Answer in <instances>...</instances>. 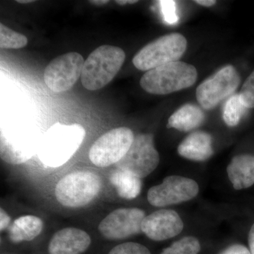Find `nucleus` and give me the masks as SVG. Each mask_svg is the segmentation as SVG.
<instances>
[{
	"mask_svg": "<svg viewBox=\"0 0 254 254\" xmlns=\"http://www.w3.org/2000/svg\"><path fill=\"white\" fill-rule=\"evenodd\" d=\"M197 79L193 65L177 61L149 70L140 80V85L150 94L167 95L190 88Z\"/></svg>",
	"mask_w": 254,
	"mask_h": 254,
	"instance_id": "obj_3",
	"label": "nucleus"
},
{
	"mask_svg": "<svg viewBox=\"0 0 254 254\" xmlns=\"http://www.w3.org/2000/svg\"><path fill=\"white\" fill-rule=\"evenodd\" d=\"M145 218V212L141 209H117L100 222L98 230L107 240H125L142 232V222Z\"/></svg>",
	"mask_w": 254,
	"mask_h": 254,
	"instance_id": "obj_12",
	"label": "nucleus"
},
{
	"mask_svg": "<svg viewBox=\"0 0 254 254\" xmlns=\"http://www.w3.org/2000/svg\"><path fill=\"white\" fill-rule=\"evenodd\" d=\"M84 60L78 53H68L52 60L45 69L44 81L54 93H63L72 88L81 77Z\"/></svg>",
	"mask_w": 254,
	"mask_h": 254,
	"instance_id": "obj_9",
	"label": "nucleus"
},
{
	"mask_svg": "<svg viewBox=\"0 0 254 254\" xmlns=\"http://www.w3.org/2000/svg\"><path fill=\"white\" fill-rule=\"evenodd\" d=\"M187 47L186 38L180 33L165 35L143 47L135 55L133 64L138 69L148 71L179 61Z\"/></svg>",
	"mask_w": 254,
	"mask_h": 254,
	"instance_id": "obj_5",
	"label": "nucleus"
},
{
	"mask_svg": "<svg viewBox=\"0 0 254 254\" xmlns=\"http://www.w3.org/2000/svg\"><path fill=\"white\" fill-rule=\"evenodd\" d=\"M219 254H251L250 250L242 245H233L227 247Z\"/></svg>",
	"mask_w": 254,
	"mask_h": 254,
	"instance_id": "obj_26",
	"label": "nucleus"
},
{
	"mask_svg": "<svg viewBox=\"0 0 254 254\" xmlns=\"http://www.w3.org/2000/svg\"><path fill=\"white\" fill-rule=\"evenodd\" d=\"M108 254H151L145 246L136 242H125L114 247Z\"/></svg>",
	"mask_w": 254,
	"mask_h": 254,
	"instance_id": "obj_23",
	"label": "nucleus"
},
{
	"mask_svg": "<svg viewBox=\"0 0 254 254\" xmlns=\"http://www.w3.org/2000/svg\"><path fill=\"white\" fill-rule=\"evenodd\" d=\"M43 222L34 215H24L14 220L9 227L8 237L12 243L31 242L43 231Z\"/></svg>",
	"mask_w": 254,
	"mask_h": 254,
	"instance_id": "obj_17",
	"label": "nucleus"
},
{
	"mask_svg": "<svg viewBox=\"0 0 254 254\" xmlns=\"http://www.w3.org/2000/svg\"><path fill=\"white\" fill-rule=\"evenodd\" d=\"M142 232L150 240L160 242L176 237L184 229V222L176 211L161 209L145 216Z\"/></svg>",
	"mask_w": 254,
	"mask_h": 254,
	"instance_id": "obj_13",
	"label": "nucleus"
},
{
	"mask_svg": "<svg viewBox=\"0 0 254 254\" xmlns=\"http://www.w3.org/2000/svg\"><path fill=\"white\" fill-rule=\"evenodd\" d=\"M126 54L122 48L103 46L92 52L85 61L81 82L89 91L101 89L118 74L125 63Z\"/></svg>",
	"mask_w": 254,
	"mask_h": 254,
	"instance_id": "obj_2",
	"label": "nucleus"
},
{
	"mask_svg": "<svg viewBox=\"0 0 254 254\" xmlns=\"http://www.w3.org/2000/svg\"><path fill=\"white\" fill-rule=\"evenodd\" d=\"M200 245L198 239L187 236L174 242L167 248L164 249L160 254H198Z\"/></svg>",
	"mask_w": 254,
	"mask_h": 254,
	"instance_id": "obj_21",
	"label": "nucleus"
},
{
	"mask_svg": "<svg viewBox=\"0 0 254 254\" xmlns=\"http://www.w3.org/2000/svg\"><path fill=\"white\" fill-rule=\"evenodd\" d=\"M138 2L137 0H117V4L120 5H126L129 4H135V3Z\"/></svg>",
	"mask_w": 254,
	"mask_h": 254,
	"instance_id": "obj_30",
	"label": "nucleus"
},
{
	"mask_svg": "<svg viewBox=\"0 0 254 254\" xmlns=\"http://www.w3.org/2000/svg\"><path fill=\"white\" fill-rule=\"evenodd\" d=\"M160 9L164 18V21L168 24L175 25L179 21L177 13L176 1H160Z\"/></svg>",
	"mask_w": 254,
	"mask_h": 254,
	"instance_id": "obj_25",
	"label": "nucleus"
},
{
	"mask_svg": "<svg viewBox=\"0 0 254 254\" xmlns=\"http://www.w3.org/2000/svg\"><path fill=\"white\" fill-rule=\"evenodd\" d=\"M229 180L236 190L250 188L254 185V155L234 157L227 168Z\"/></svg>",
	"mask_w": 254,
	"mask_h": 254,
	"instance_id": "obj_16",
	"label": "nucleus"
},
{
	"mask_svg": "<svg viewBox=\"0 0 254 254\" xmlns=\"http://www.w3.org/2000/svg\"><path fill=\"white\" fill-rule=\"evenodd\" d=\"M85 135L84 128L78 124H55L46 131L38 145L40 160L50 168L62 166L77 151Z\"/></svg>",
	"mask_w": 254,
	"mask_h": 254,
	"instance_id": "obj_1",
	"label": "nucleus"
},
{
	"mask_svg": "<svg viewBox=\"0 0 254 254\" xmlns=\"http://www.w3.org/2000/svg\"><path fill=\"white\" fill-rule=\"evenodd\" d=\"M195 2L196 4L201 5V6H207V7L213 6L214 4H216V1H215V0H196Z\"/></svg>",
	"mask_w": 254,
	"mask_h": 254,
	"instance_id": "obj_29",
	"label": "nucleus"
},
{
	"mask_svg": "<svg viewBox=\"0 0 254 254\" xmlns=\"http://www.w3.org/2000/svg\"><path fill=\"white\" fill-rule=\"evenodd\" d=\"M249 246H250V252L251 254H254V223L251 227L250 233H249Z\"/></svg>",
	"mask_w": 254,
	"mask_h": 254,
	"instance_id": "obj_28",
	"label": "nucleus"
},
{
	"mask_svg": "<svg viewBox=\"0 0 254 254\" xmlns=\"http://www.w3.org/2000/svg\"><path fill=\"white\" fill-rule=\"evenodd\" d=\"M90 2H91L92 4L100 6V5H105L108 4V3L109 2V1H108V0H107V1L106 0H98V1L94 0V1H90Z\"/></svg>",
	"mask_w": 254,
	"mask_h": 254,
	"instance_id": "obj_31",
	"label": "nucleus"
},
{
	"mask_svg": "<svg viewBox=\"0 0 254 254\" xmlns=\"http://www.w3.org/2000/svg\"><path fill=\"white\" fill-rule=\"evenodd\" d=\"M28 44V39L21 33L0 24V47L1 49H19Z\"/></svg>",
	"mask_w": 254,
	"mask_h": 254,
	"instance_id": "obj_22",
	"label": "nucleus"
},
{
	"mask_svg": "<svg viewBox=\"0 0 254 254\" xmlns=\"http://www.w3.org/2000/svg\"><path fill=\"white\" fill-rule=\"evenodd\" d=\"M159 163L160 155L155 149L153 135L142 133L135 137L127 154L115 165L142 179L153 173Z\"/></svg>",
	"mask_w": 254,
	"mask_h": 254,
	"instance_id": "obj_8",
	"label": "nucleus"
},
{
	"mask_svg": "<svg viewBox=\"0 0 254 254\" xmlns=\"http://www.w3.org/2000/svg\"><path fill=\"white\" fill-rule=\"evenodd\" d=\"M240 95L241 99L248 109L254 108V71L244 83Z\"/></svg>",
	"mask_w": 254,
	"mask_h": 254,
	"instance_id": "obj_24",
	"label": "nucleus"
},
{
	"mask_svg": "<svg viewBox=\"0 0 254 254\" xmlns=\"http://www.w3.org/2000/svg\"><path fill=\"white\" fill-rule=\"evenodd\" d=\"M11 218L2 208H0V230L1 232L9 226Z\"/></svg>",
	"mask_w": 254,
	"mask_h": 254,
	"instance_id": "obj_27",
	"label": "nucleus"
},
{
	"mask_svg": "<svg viewBox=\"0 0 254 254\" xmlns=\"http://www.w3.org/2000/svg\"><path fill=\"white\" fill-rule=\"evenodd\" d=\"M205 115L199 107L186 104L179 108L169 118L168 127L180 131H190L204 123Z\"/></svg>",
	"mask_w": 254,
	"mask_h": 254,
	"instance_id": "obj_18",
	"label": "nucleus"
},
{
	"mask_svg": "<svg viewBox=\"0 0 254 254\" xmlns=\"http://www.w3.org/2000/svg\"><path fill=\"white\" fill-rule=\"evenodd\" d=\"M110 182L118 194L125 199H133L141 193V179L121 169L114 170L110 175Z\"/></svg>",
	"mask_w": 254,
	"mask_h": 254,
	"instance_id": "obj_19",
	"label": "nucleus"
},
{
	"mask_svg": "<svg viewBox=\"0 0 254 254\" xmlns=\"http://www.w3.org/2000/svg\"><path fill=\"white\" fill-rule=\"evenodd\" d=\"M240 83V76L236 68L227 65L200 83L195 93L197 100L203 109H213L232 95Z\"/></svg>",
	"mask_w": 254,
	"mask_h": 254,
	"instance_id": "obj_7",
	"label": "nucleus"
},
{
	"mask_svg": "<svg viewBox=\"0 0 254 254\" xmlns=\"http://www.w3.org/2000/svg\"><path fill=\"white\" fill-rule=\"evenodd\" d=\"M0 153L1 160L18 165L32 158L37 146V133L31 127L22 126L1 128Z\"/></svg>",
	"mask_w": 254,
	"mask_h": 254,
	"instance_id": "obj_10",
	"label": "nucleus"
},
{
	"mask_svg": "<svg viewBox=\"0 0 254 254\" xmlns=\"http://www.w3.org/2000/svg\"><path fill=\"white\" fill-rule=\"evenodd\" d=\"M34 1H32V0H24V1H22V0H18L17 2L21 3V4H28V3H32Z\"/></svg>",
	"mask_w": 254,
	"mask_h": 254,
	"instance_id": "obj_32",
	"label": "nucleus"
},
{
	"mask_svg": "<svg viewBox=\"0 0 254 254\" xmlns=\"http://www.w3.org/2000/svg\"><path fill=\"white\" fill-rule=\"evenodd\" d=\"M213 138L204 131H195L179 145L177 152L183 158L193 161H205L213 154Z\"/></svg>",
	"mask_w": 254,
	"mask_h": 254,
	"instance_id": "obj_15",
	"label": "nucleus"
},
{
	"mask_svg": "<svg viewBox=\"0 0 254 254\" xmlns=\"http://www.w3.org/2000/svg\"><path fill=\"white\" fill-rule=\"evenodd\" d=\"M102 188L101 178L90 171H78L63 177L55 193L60 204L67 208H80L94 200Z\"/></svg>",
	"mask_w": 254,
	"mask_h": 254,
	"instance_id": "obj_4",
	"label": "nucleus"
},
{
	"mask_svg": "<svg viewBox=\"0 0 254 254\" xmlns=\"http://www.w3.org/2000/svg\"><path fill=\"white\" fill-rule=\"evenodd\" d=\"M248 108L241 99L240 93L231 95L225 102L222 109V118L228 127H235L247 113Z\"/></svg>",
	"mask_w": 254,
	"mask_h": 254,
	"instance_id": "obj_20",
	"label": "nucleus"
},
{
	"mask_svg": "<svg viewBox=\"0 0 254 254\" xmlns=\"http://www.w3.org/2000/svg\"><path fill=\"white\" fill-rule=\"evenodd\" d=\"M91 238L81 229L67 227L55 232L48 244V254H83L89 249Z\"/></svg>",
	"mask_w": 254,
	"mask_h": 254,
	"instance_id": "obj_14",
	"label": "nucleus"
},
{
	"mask_svg": "<svg viewBox=\"0 0 254 254\" xmlns=\"http://www.w3.org/2000/svg\"><path fill=\"white\" fill-rule=\"evenodd\" d=\"M199 192L198 183L192 179L172 175L148 191V200L155 207L178 204L194 198Z\"/></svg>",
	"mask_w": 254,
	"mask_h": 254,
	"instance_id": "obj_11",
	"label": "nucleus"
},
{
	"mask_svg": "<svg viewBox=\"0 0 254 254\" xmlns=\"http://www.w3.org/2000/svg\"><path fill=\"white\" fill-rule=\"evenodd\" d=\"M133 131L127 127L113 128L104 133L92 145L89 158L99 168L118 163L125 157L134 139Z\"/></svg>",
	"mask_w": 254,
	"mask_h": 254,
	"instance_id": "obj_6",
	"label": "nucleus"
}]
</instances>
